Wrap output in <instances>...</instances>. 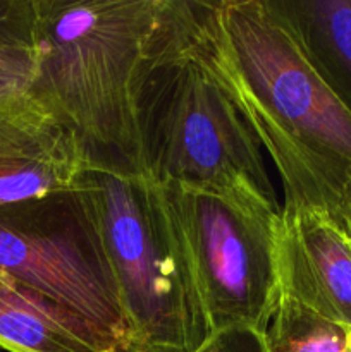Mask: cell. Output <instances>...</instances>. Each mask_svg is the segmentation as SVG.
Wrapping results in <instances>:
<instances>
[{"label": "cell", "instance_id": "6da1fadb", "mask_svg": "<svg viewBox=\"0 0 351 352\" xmlns=\"http://www.w3.org/2000/svg\"><path fill=\"white\" fill-rule=\"evenodd\" d=\"M140 172L279 212L264 150L196 43L188 0H164L133 88Z\"/></svg>", "mask_w": 351, "mask_h": 352}, {"label": "cell", "instance_id": "7a4b0ae2", "mask_svg": "<svg viewBox=\"0 0 351 352\" xmlns=\"http://www.w3.org/2000/svg\"><path fill=\"white\" fill-rule=\"evenodd\" d=\"M164 0H36L33 89L92 153L140 170L133 88Z\"/></svg>", "mask_w": 351, "mask_h": 352}, {"label": "cell", "instance_id": "3957f363", "mask_svg": "<svg viewBox=\"0 0 351 352\" xmlns=\"http://www.w3.org/2000/svg\"><path fill=\"white\" fill-rule=\"evenodd\" d=\"M92 153V151H89ZM131 327V352H198L213 337L164 189L92 153L78 182Z\"/></svg>", "mask_w": 351, "mask_h": 352}, {"label": "cell", "instance_id": "277c9868", "mask_svg": "<svg viewBox=\"0 0 351 352\" xmlns=\"http://www.w3.org/2000/svg\"><path fill=\"white\" fill-rule=\"evenodd\" d=\"M203 54L298 143L351 170V109L303 43L282 0H189Z\"/></svg>", "mask_w": 351, "mask_h": 352}, {"label": "cell", "instance_id": "5b68a950", "mask_svg": "<svg viewBox=\"0 0 351 352\" xmlns=\"http://www.w3.org/2000/svg\"><path fill=\"white\" fill-rule=\"evenodd\" d=\"M0 270L86 323L109 352H131L119 285L78 184L0 206Z\"/></svg>", "mask_w": 351, "mask_h": 352}, {"label": "cell", "instance_id": "8992f818", "mask_svg": "<svg viewBox=\"0 0 351 352\" xmlns=\"http://www.w3.org/2000/svg\"><path fill=\"white\" fill-rule=\"evenodd\" d=\"M162 189L213 336L231 329L264 333L281 296L279 212L213 189Z\"/></svg>", "mask_w": 351, "mask_h": 352}, {"label": "cell", "instance_id": "52a82bcc", "mask_svg": "<svg viewBox=\"0 0 351 352\" xmlns=\"http://www.w3.org/2000/svg\"><path fill=\"white\" fill-rule=\"evenodd\" d=\"M281 291L320 318L351 330V170L320 162L279 210Z\"/></svg>", "mask_w": 351, "mask_h": 352}, {"label": "cell", "instance_id": "ba28073f", "mask_svg": "<svg viewBox=\"0 0 351 352\" xmlns=\"http://www.w3.org/2000/svg\"><path fill=\"white\" fill-rule=\"evenodd\" d=\"M89 155L81 136L33 89L0 93V206L76 188Z\"/></svg>", "mask_w": 351, "mask_h": 352}, {"label": "cell", "instance_id": "9c48e42d", "mask_svg": "<svg viewBox=\"0 0 351 352\" xmlns=\"http://www.w3.org/2000/svg\"><path fill=\"white\" fill-rule=\"evenodd\" d=\"M0 349L109 352L86 323L0 270Z\"/></svg>", "mask_w": 351, "mask_h": 352}, {"label": "cell", "instance_id": "30bf717a", "mask_svg": "<svg viewBox=\"0 0 351 352\" xmlns=\"http://www.w3.org/2000/svg\"><path fill=\"white\" fill-rule=\"evenodd\" d=\"M303 43L351 109V0H282Z\"/></svg>", "mask_w": 351, "mask_h": 352}, {"label": "cell", "instance_id": "8fae6325", "mask_svg": "<svg viewBox=\"0 0 351 352\" xmlns=\"http://www.w3.org/2000/svg\"><path fill=\"white\" fill-rule=\"evenodd\" d=\"M346 332L281 291L264 340L268 352H344Z\"/></svg>", "mask_w": 351, "mask_h": 352}, {"label": "cell", "instance_id": "7c38bea8", "mask_svg": "<svg viewBox=\"0 0 351 352\" xmlns=\"http://www.w3.org/2000/svg\"><path fill=\"white\" fill-rule=\"evenodd\" d=\"M36 0H0V47L34 50Z\"/></svg>", "mask_w": 351, "mask_h": 352}, {"label": "cell", "instance_id": "4fadbf2b", "mask_svg": "<svg viewBox=\"0 0 351 352\" xmlns=\"http://www.w3.org/2000/svg\"><path fill=\"white\" fill-rule=\"evenodd\" d=\"M36 78L34 50L0 47V93L31 89Z\"/></svg>", "mask_w": 351, "mask_h": 352}, {"label": "cell", "instance_id": "5bb4252c", "mask_svg": "<svg viewBox=\"0 0 351 352\" xmlns=\"http://www.w3.org/2000/svg\"><path fill=\"white\" fill-rule=\"evenodd\" d=\"M198 352H268L264 333L251 329H231L219 332Z\"/></svg>", "mask_w": 351, "mask_h": 352}, {"label": "cell", "instance_id": "9a60e30c", "mask_svg": "<svg viewBox=\"0 0 351 352\" xmlns=\"http://www.w3.org/2000/svg\"><path fill=\"white\" fill-rule=\"evenodd\" d=\"M344 352H351V330L346 332V346H344Z\"/></svg>", "mask_w": 351, "mask_h": 352}]
</instances>
